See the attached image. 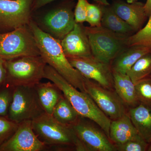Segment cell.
I'll return each mask as SVG.
<instances>
[{
    "label": "cell",
    "mask_w": 151,
    "mask_h": 151,
    "mask_svg": "<svg viewBox=\"0 0 151 151\" xmlns=\"http://www.w3.org/2000/svg\"><path fill=\"white\" fill-rule=\"evenodd\" d=\"M18 126L7 117L0 116V147L12 136Z\"/></svg>",
    "instance_id": "4316f807"
},
{
    "label": "cell",
    "mask_w": 151,
    "mask_h": 151,
    "mask_svg": "<svg viewBox=\"0 0 151 151\" xmlns=\"http://www.w3.org/2000/svg\"><path fill=\"white\" fill-rule=\"evenodd\" d=\"M151 52L148 47L140 45L127 47L112 60L113 71L127 74L135 63L145 55Z\"/></svg>",
    "instance_id": "2e32d148"
},
{
    "label": "cell",
    "mask_w": 151,
    "mask_h": 151,
    "mask_svg": "<svg viewBox=\"0 0 151 151\" xmlns=\"http://www.w3.org/2000/svg\"><path fill=\"white\" fill-rule=\"evenodd\" d=\"M88 3L87 0H77L74 11V18L77 23L82 24L86 22Z\"/></svg>",
    "instance_id": "f546056e"
},
{
    "label": "cell",
    "mask_w": 151,
    "mask_h": 151,
    "mask_svg": "<svg viewBox=\"0 0 151 151\" xmlns=\"http://www.w3.org/2000/svg\"><path fill=\"white\" fill-rule=\"evenodd\" d=\"M115 146L117 151H147L149 143L139 136L123 144Z\"/></svg>",
    "instance_id": "f1b7e54d"
},
{
    "label": "cell",
    "mask_w": 151,
    "mask_h": 151,
    "mask_svg": "<svg viewBox=\"0 0 151 151\" xmlns=\"http://www.w3.org/2000/svg\"><path fill=\"white\" fill-rule=\"evenodd\" d=\"M67 58L72 66L84 78L95 81L107 89L114 90L113 72L111 63L101 61L92 55Z\"/></svg>",
    "instance_id": "8fae6325"
},
{
    "label": "cell",
    "mask_w": 151,
    "mask_h": 151,
    "mask_svg": "<svg viewBox=\"0 0 151 151\" xmlns=\"http://www.w3.org/2000/svg\"><path fill=\"white\" fill-rule=\"evenodd\" d=\"M33 0H0V33L28 25Z\"/></svg>",
    "instance_id": "9c48e42d"
},
{
    "label": "cell",
    "mask_w": 151,
    "mask_h": 151,
    "mask_svg": "<svg viewBox=\"0 0 151 151\" xmlns=\"http://www.w3.org/2000/svg\"><path fill=\"white\" fill-rule=\"evenodd\" d=\"M80 116L70 126L86 151H115L117 149L104 131Z\"/></svg>",
    "instance_id": "7c38bea8"
},
{
    "label": "cell",
    "mask_w": 151,
    "mask_h": 151,
    "mask_svg": "<svg viewBox=\"0 0 151 151\" xmlns=\"http://www.w3.org/2000/svg\"><path fill=\"white\" fill-rule=\"evenodd\" d=\"M128 114L138 134L149 144L151 142V108L140 103L130 108Z\"/></svg>",
    "instance_id": "ffe728a7"
},
{
    "label": "cell",
    "mask_w": 151,
    "mask_h": 151,
    "mask_svg": "<svg viewBox=\"0 0 151 151\" xmlns=\"http://www.w3.org/2000/svg\"><path fill=\"white\" fill-rule=\"evenodd\" d=\"M44 151L49 150L35 134L31 120L19 123L12 136L0 147V151Z\"/></svg>",
    "instance_id": "4fadbf2b"
},
{
    "label": "cell",
    "mask_w": 151,
    "mask_h": 151,
    "mask_svg": "<svg viewBox=\"0 0 151 151\" xmlns=\"http://www.w3.org/2000/svg\"><path fill=\"white\" fill-rule=\"evenodd\" d=\"M44 78L56 84L79 116L96 123L109 138L111 120L98 108L89 94L76 88L47 64Z\"/></svg>",
    "instance_id": "7a4b0ae2"
},
{
    "label": "cell",
    "mask_w": 151,
    "mask_h": 151,
    "mask_svg": "<svg viewBox=\"0 0 151 151\" xmlns=\"http://www.w3.org/2000/svg\"><path fill=\"white\" fill-rule=\"evenodd\" d=\"M35 86L40 105L45 113L52 115L54 108L63 96L61 90L53 82H39Z\"/></svg>",
    "instance_id": "44dd1931"
},
{
    "label": "cell",
    "mask_w": 151,
    "mask_h": 151,
    "mask_svg": "<svg viewBox=\"0 0 151 151\" xmlns=\"http://www.w3.org/2000/svg\"><path fill=\"white\" fill-rule=\"evenodd\" d=\"M51 116L58 122L68 127L74 124L80 117L63 94L55 105Z\"/></svg>",
    "instance_id": "7402d4cb"
},
{
    "label": "cell",
    "mask_w": 151,
    "mask_h": 151,
    "mask_svg": "<svg viewBox=\"0 0 151 151\" xmlns=\"http://www.w3.org/2000/svg\"><path fill=\"white\" fill-rule=\"evenodd\" d=\"M46 65L40 55L6 60V83L13 87L34 86L44 78Z\"/></svg>",
    "instance_id": "277c9868"
},
{
    "label": "cell",
    "mask_w": 151,
    "mask_h": 151,
    "mask_svg": "<svg viewBox=\"0 0 151 151\" xmlns=\"http://www.w3.org/2000/svg\"><path fill=\"white\" fill-rule=\"evenodd\" d=\"M44 113L35 86L14 87L7 116L9 119L19 124L27 120L32 121Z\"/></svg>",
    "instance_id": "52a82bcc"
},
{
    "label": "cell",
    "mask_w": 151,
    "mask_h": 151,
    "mask_svg": "<svg viewBox=\"0 0 151 151\" xmlns=\"http://www.w3.org/2000/svg\"><path fill=\"white\" fill-rule=\"evenodd\" d=\"M139 136L128 113L111 121L109 139L115 145L123 144Z\"/></svg>",
    "instance_id": "e0dca14e"
},
{
    "label": "cell",
    "mask_w": 151,
    "mask_h": 151,
    "mask_svg": "<svg viewBox=\"0 0 151 151\" xmlns=\"http://www.w3.org/2000/svg\"><path fill=\"white\" fill-rule=\"evenodd\" d=\"M14 88L6 83L0 88V116H7L12 100Z\"/></svg>",
    "instance_id": "484cf974"
},
{
    "label": "cell",
    "mask_w": 151,
    "mask_h": 151,
    "mask_svg": "<svg viewBox=\"0 0 151 151\" xmlns=\"http://www.w3.org/2000/svg\"><path fill=\"white\" fill-rule=\"evenodd\" d=\"M138 1V0H127V2L128 3H132Z\"/></svg>",
    "instance_id": "836d02e7"
},
{
    "label": "cell",
    "mask_w": 151,
    "mask_h": 151,
    "mask_svg": "<svg viewBox=\"0 0 151 151\" xmlns=\"http://www.w3.org/2000/svg\"><path fill=\"white\" fill-rule=\"evenodd\" d=\"M148 151H151V142L149 144L148 148L147 149Z\"/></svg>",
    "instance_id": "e575fe53"
},
{
    "label": "cell",
    "mask_w": 151,
    "mask_h": 151,
    "mask_svg": "<svg viewBox=\"0 0 151 151\" xmlns=\"http://www.w3.org/2000/svg\"><path fill=\"white\" fill-rule=\"evenodd\" d=\"M86 93L111 121L121 118L127 113L126 105L115 90L103 87L95 81L84 78Z\"/></svg>",
    "instance_id": "30bf717a"
},
{
    "label": "cell",
    "mask_w": 151,
    "mask_h": 151,
    "mask_svg": "<svg viewBox=\"0 0 151 151\" xmlns=\"http://www.w3.org/2000/svg\"><path fill=\"white\" fill-rule=\"evenodd\" d=\"M111 5L116 14L136 32L143 27L149 18L145 11V4L141 2L128 3L123 0H113Z\"/></svg>",
    "instance_id": "9a60e30c"
},
{
    "label": "cell",
    "mask_w": 151,
    "mask_h": 151,
    "mask_svg": "<svg viewBox=\"0 0 151 151\" xmlns=\"http://www.w3.org/2000/svg\"><path fill=\"white\" fill-rule=\"evenodd\" d=\"M135 86L140 104L151 108V76L136 82Z\"/></svg>",
    "instance_id": "d4e9b609"
},
{
    "label": "cell",
    "mask_w": 151,
    "mask_h": 151,
    "mask_svg": "<svg viewBox=\"0 0 151 151\" xmlns=\"http://www.w3.org/2000/svg\"><path fill=\"white\" fill-rule=\"evenodd\" d=\"M6 60L0 58V88L6 84Z\"/></svg>",
    "instance_id": "4dcf8cb0"
},
{
    "label": "cell",
    "mask_w": 151,
    "mask_h": 151,
    "mask_svg": "<svg viewBox=\"0 0 151 151\" xmlns=\"http://www.w3.org/2000/svg\"><path fill=\"white\" fill-rule=\"evenodd\" d=\"M32 127L38 138L49 151H86L71 127L58 122L51 115L42 113L32 120Z\"/></svg>",
    "instance_id": "3957f363"
},
{
    "label": "cell",
    "mask_w": 151,
    "mask_h": 151,
    "mask_svg": "<svg viewBox=\"0 0 151 151\" xmlns=\"http://www.w3.org/2000/svg\"><path fill=\"white\" fill-rule=\"evenodd\" d=\"M114 89L123 103L130 108L140 104L136 93L135 84L127 74L113 71Z\"/></svg>",
    "instance_id": "d6986e66"
},
{
    "label": "cell",
    "mask_w": 151,
    "mask_h": 151,
    "mask_svg": "<svg viewBox=\"0 0 151 151\" xmlns=\"http://www.w3.org/2000/svg\"><path fill=\"white\" fill-rule=\"evenodd\" d=\"M145 9L146 14L149 17L151 15V0H147L145 4Z\"/></svg>",
    "instance_id": "d6a6232c"
},
{
    "label": "cell",
    "mask_w": 151,
    "mask_h": 151,
    "mask_svg": "<svg viewBox=\"0 0 151 151\" xmlns=\"http://www.w3.org/2000/svg\"><path fill=\"white\" fill-rule=\"evenodd\" d=\"M28 25L35 37L40 56L46 64L76 88L86 92L84 77L70 64L63 50L60 40L43 31L32 19Z\"/></svg>",
    "instance_id": "6da1fadb"
},
{
    "label": "cell",
    "mask_w": 151,
    "mask_h": 151,
    "mask_svg": "<svg viewBox=\"0 0 151 151\" xmlns=\"http://www.w3.org/2000/svg\"><path fill=\"white\" fill-rule=\"evenodd\" d=\"M102 9L100 5L94 0L92 4L88 3L86 22L91 27H100L102 22Z\"/></svg>",
    "instance_id": "83f0119b"
},
{
    "label": "cell",
    "mask_w": 151,
    "mask_h": 151,
    "mask_svg": "<svg viewBox=\"0 0 151 151\" xmlns=\"http://www.w3.org/2000/svg\"><path fill=\"white\" fill-rule=\"evenodd\" d=\"M82 24L76 23L73 29L60 41L67 58L92 55L88 37Z\"/></svg>",
    "instance_id": "5bb4252c"
},
{
    "label": "cell",
    "mask_w": 151,
    "mask_h": 151,
    "mask_svg": "<svg viewBox=\"0 0 151 151\" xmlns=\"http://www.w3.org/2000/svg\"><path fill=\"white\" fill-rule=\"evenodd\" d=\"M145 26L127 39V47L140 45L148 47L151 51V15Z\"/></svg>",
    "instance_id": "cb8c5ba5"
},
{
    "label": "cell",
    "mask_w": 151,
    "mask_h": 151,
    "mask_svg": "<svg viewBox=\"0 0 151 151\" xmlns=\"http://www.w3.org/2000/svg\"></svg>",
    "instance_id": "d590c367"
},
{
    "label": "cell",
    "mask_w": 151,
    "mask_h": 151,
    "mask_svg": "<svg viewBox=\"0 0 151 151\" xmlns=\"http://www.w3.org/2000/svg\"><path fill=\"white\" fill-rule=\"evenodd\" d=\"M56 0H33L32 4V11L37 10L45 6ZM64 1H73L74 0H63Z\"/></svg>",
    "instance_id": "1f68e13d"
},
{
    "label": "cell",
    "mask_w": 151,
    "mask_h": 151,
    "mask_svg": "<svg viewBox=\"0 0 151 151\" xmlns=\"http://www.w3.org/2000/svg\"><path fill=\"white\" fill-rule=\"evenodd\" d=\"M127 74L134 84L151 76V52L142 57L132 66Z\"/></svg>",
    "instance_id": "603a6c76"
},
{
    "label": "cell",
    "mask_w": 151,
    "mask_h": 151,
    "mask_svg": "<svg viewBox=\"0 0 151 151\" xmlns=\"http://www.w3.org/2000/svg\"><path fill=\"white\" fill-rule=\"evenodd\" d=\"M40 51L28 25L0 33V58L5 60L22 57L40 56Z\"/></svg>",
    "instance_id": "8992f818"
},
{
    "label": "cell",
    "mask_w": 151,
    "mask_h": 151,
    "mask_svg": "<svg viewBox=\"0 0 151 151\" xmlns=\"http://www.w3.org/2000/svg\"><path fill=\"white\" fill-rule=\"evenodd\" d=\"M102 9L101 25L114 32L129 37L135 31L132 27L123 20L113 10L111 4L107 0H94Z\"/></svg>",
    "instance_id": "ac0fdd59"
},
{
    "label": "cell",
    "mask_w": 151,
    "mask_h": 151,
    "mask_svg": "<svg viewBox=\"0 0 151 151\" xmlns=\"http://www.w3.org/2000/svg\"><path fill=\"white\" fill-rule=\"evenodd\" d=\"M73 4V1H65L63 4L49 11L41 19L40 25H38L54 38L62 40L76 23Z\"/></svg>",
    "instance_id": "ba28073f"
},
{
    "label": "cell",
    "mask_w": 151,
    "mask_h": 151,
    "mask_svg": "<svg viewBox=\"0 0 151 151\" xmlns=\"http://www.w3.org/2000/svg\"><path fill=\"white\" fill-rule=\"evenodd\" d=\"M92 55L97 59L111 63L127 46L128 36L100 27H84Z\"/></svg>",
    "instance_id": "5b68a950"
}]
</instances>
